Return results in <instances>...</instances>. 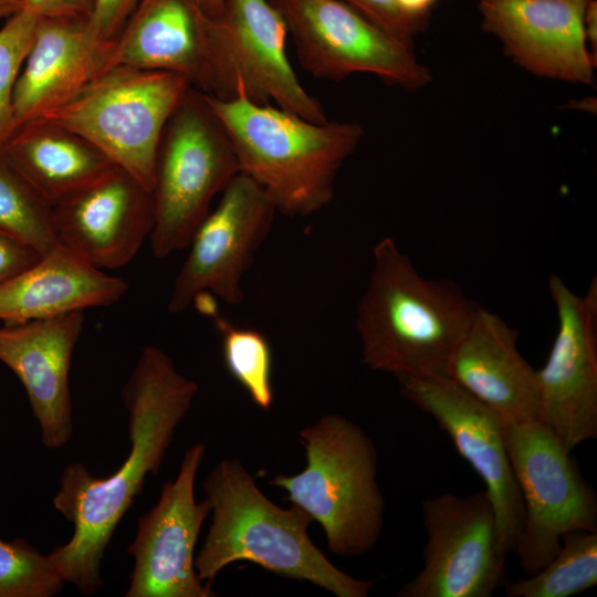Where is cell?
I'll use <instances>...</instances> for the list:
<instances>
[{
  "instance_id": "1",
  "label": "cell",
  "mask_w": 597,
  "mask_h": 597,
  "mask_svg": "<svg viewBox=\"0 0 597 597\" xmlns=\"http://www.w3.org/2000/svg\"><path fill=\"white\" fill-rule=\"evenodd\" d=\"M198 390L197 383L180 374L166 352L155 345L144 347L121 391L128 412L127 458L102 479L80 462L63 469L53 506L74 530L70 541L49 556L62 580L82 594L92 595L102 587L105 549L146 476L158 473Z\"/></svg>"
},
{
  "instance_id": "2",
  "label": "cell",
  "mask_w": 597,
  "mask_h": 597,
  "mask_svg": "<svg viewBox=\"0 0 597 597\" xmlns=\"http://www.w3.org/2000/svg\"><path fill=\"white\" fill-rule=\"evenodd\" d=\"M479 305L449 280L423 277L390 237L373 249L357 305L363 363L396 377L444 378Z\"/></svg>"
},
{
  "instance_id": "3",
  "label": "cell",
  "mask_w": 597,
  "mask_h": 597,
  "mask_svg": "<svg viewBox=\"0 0 597 597\" xmlns=\"http://www.w3.org/2000/svg\"><path fill=\"white\" fill-rule=\"evenodd\" d=\"M212 521L195 557L198 577L211 584L228 565L247 561L281 577L305 580L337 597H367L371 580L337 568L312 542L313 520L300 507L270 501L237 459L219 461L203 482Z\"/></svg>"
},
{
  "instance_id": "4",
  "label": "cell",
  "mask_w": 597,
  "mask_h": 597,
  "mask_svg": "<svg viewBox=\"0 0 597 597\" xmlns=\"http://www.w3.org/2000/svg\"><path fill=\"white\" fill-rule=\"evenodd\" d=\"M208 98L231 139L240 172L265 191L277 212L308 217L331 202L339 169L363 139L359 124L313 122L242 97Z\"/></svg>"
},
{
  "instance_id": "5",
  "label": "cell",
  "mask_w": 597,
  "mask_h": 597,
  "mask_svg": "<svg viewBox=\"0 0 597 597\" xmlns=\"http://www.w3.org/2000/svg\"><path fill=\"white\" fill-rule=\"evenodd\" d=\"M306 465L297 474H276L270 485L321 524L328 549L355 557L377 544L385 501L376 475L378 455L367 433L338 413L321 417L298 432Z\"/></svg>"
},
{
  "instance_id": "6",
  "label": "cell",
  "mask_w": 597,
  "mask_h": 597,
  "mask_svg": "<svg viewBox=\"0 0 597 597\" xmlns=\"http://www.w3.org/2000/svg\"><path fill=\"white\" fill-rule=\"evenodd\" d=\"M240 174L231 139L208 94L190 86L163 130L151 188L153 254L187 248L213 198Z\"/></svg>"
},
{
  "instance_id": "7",
  "label": "cell",
  "mask_w": 597,
  "mask_h": 597,
  "mask_svg": "<svg viewBox=\"0 0 597 597\" xmlns=\"http://www.w3.org/2000/svg\"><path fill=\"white\" fill-rule=\"evenodd\" d=\"M190 86L174 73L117 65L42 117L84 137L151 191L163 130Z\"/></svg>"
},
{
  "instance_id": "8",
  "label": "cell",
  "mask_w": 597,
  "mask_h": 597,
  "mask_svg": "<svg viewBox=\"0 0 597 597\" xmlns=\"http://www.w3.org/2000/svg\"><path fill=\"white\" fill-rule=\"evenodd\" d=\"M504 431L524 506L514 553L528 576L554 557L566 534L597 531V496L572 451L541 421Z\"/></svg>"
},
{
  "instance_id": "9",
  "label": "cell",
  "mask_w": 597,
  "mask_h": 597,
  "mask_svg": "<svg viewBox=\"0 0 597 597\" xmlns=\"http://www.w3.org/2000/svg\"><path fill=\"white\" fill-rule=\"evenodd\" d=\"M283 15L297 60L313 77L341 81L367 73L405 90L431 81L412 42L342 0H270Z\"/></svg>"
},
{
  "instance_id": "10",
  "label": "cell",
  "mask_w": 597,
  "mask_h": 597,
  "mask_svg": "<svg viewBox=\"0 0 597 597\" xmlns=\"http://www.w3.org/2000/svg\"><path fill=\"white\" fill-rule=\"evenodd\" d=\"M287 33L283 15L270 0H224L214 17L218 87L213 97L272 102L308 121H327L289 60Z\"/></svg>"
},
{
  "instance_id": "11",
  "label": "cell",
  "mask_w": 597,
  "mask_h": 597,
  "mask_svg": "<svg viewBox=\"0 0 597 597\" xmlns=\"http://www.w3.org/2000/svg\"><path fill=\"white\" fill-rule=\"evenodd\" d=\"M427 543L422 568L399 597H490L503 583L506 559L484 490L465 496L441 493L422 503Z\"/></svg>"
},
{
  "instance_id": "12",
  "label": "cell",
  "mask_w": 597,
  "mask_h": 597,
  "mask_svg": "<svg viewBox=\"0 0 597 597\" xmlns=\"http://www.w3.org/2000/svg\"><path fill=\"white\" fill-rule=\"evenodd\" d=\"M276 212L265 191L247 175L238 174L191 235L168 311H186L202 293L230 305L240 304L244 297L243 275L268 237Z\"/></svg>"
},
{
  "instance_id": "13",
  "label": "cell",
  "mask_w": 597,
  "mask_h": 597,
  "mask_svg": "<svg viewBox=\"0 0 597 597\" xmlns=\"http://www.w3.org/2000/svg\"><path fill=\"white\" fill-rule=\"evenodd\" d=\"M548 290L557 331L536 369L538 420L573 451L597 436V281L580 295L553 274Z\"/></svg>"
},
{
  "instance_id": "14",
  "label": "cell",
  "mask_w": 597,
  "mask_h": 597,
  "mask_svg": "<svg viewBox=\"0 0 597 597\" xmlns=\"http://www.w3.org/2000/svg\"><path fill=\"white\" fill-rule=\"evenodd\" d=\"M397 379L402 397L436 420L482 479L495 515L498 548L506 559L515 552L524 506L502 421L449 377Z\"/></svg>"
},
{
  "instance_id": "15",
  "label": "cell",
  "mask_w": 597,
  "mask_h": 597,
  "mask_svg": "<svg viewBox=\"0 0 597 597\" xmlns=\"http://www.w3.org/2000/svg\"><path fill=\"white\" fill-rule=\"evenodd\" d=\"M205 455L203 443L184 454L174 481L164 483L158 502L138 517L127 547L134 558L126 597H214L195 568V549L209 513L207 499L196 502L195 482Z\"/></svg>"
},
{
  "instance_id": "16",
  "label": "cell",
  "mask_w": 597,
  "mask_h": 597,
  "mask_svg": "<svg viewBox=\"0 0 597 597\" xmlns=\"http://www.w3.org/2000/svg\"><path fill=\"white\" fill-rule=\"evenodd\" d=\"M589 0H480L484 31L527 72L575 84H594L596 56L585 32Z\"/></svg>"
},
{
  "instance_id": "17",
  "label": "cell",
  "mask_w": 597,
  "mask_h": 597,
  "mask_svg": "<svg viewBox=\"0 0 597 597\" xmlns=\"http://www.w3.org/2000/svg\"><path fill=\"white\" fill-rule=\"evenodd\" d=\"M60 242L100 270L129 263L154 226L151 191L114 166L52 208Z\"/></svg>"
},
{
  "instance_id": "18",
  "label": "cell",
  "mask_w": 597,
  "mask_h": 597,
  "mask_svg": "<svg viewBox=\"0 0 597 597\" xmlns=\"http://www.w3.org/2000/svg\"><path fill=\"white\" fill-rule=\"evenodd\" d=\"M117 65L174 73L214 96V17L199 0H140L113 40L105 70Z\"/></svg>"
},
{
  "instance_id": "19",
  "label": "cell",
  "mask_w": 597,
  "mask_h": 597,
  "mask_svg": "<svg viewBox=\"0 0 597 597\" xmlns=\"http://www.w3.org/2000/svg\"><path fill=\"white\" fill-rule=\"evenodd\" d=\"M83 324L84 311H76L0 328V360L23 385L42 443L51 450L73 433L69 374Z\"/></svg>"
},
{
  "instance_id": "20",
  "label": "cell",
  "mask_w": 597,
  "mask_h": 597,
  "mask_svg": "<svg viewBox=\"0 0 597 597\" xmlns=\"http://www.w3.org/2000/svg\"><path fill=\"white\" fill-rule=\"evenodd\" d=\"M517 334L501 316L479 306L449 363V378L503 426L540 421L536 369L519 352Z\"/></svg>"
},
{
  "instance_id": "21",
  "label": "cell",
  "mask_w": 597,
  "mask_h": 597,
  "mask_svg": "<svg viewBox=\"0 0 597 597\" xmlns=\"http://www.w3.org/2000/svg\"><path fill=\"white\" fill-rule=\"evenodd\" d=\"M112 44L91 33L87 18H40L13 91L12 129L60 107L105 71Z\"/></svg>"
},
{
  "instance_id": "22",
  "label": "cell",
  "mask_w": 597,
  "mask_h": 597,
  "mask_svg": "<svg viewBox=\"0 0 597 597\" xmlns=\"http://www.w3.org/2000/svg\"><path fill=\"white\" fill-rule=\"evenodd\" d=\"M128 283L100 270L62 243L0 284V321L18 324L109 306Z\"/></svg>"
},
{
  "instance_id": "23",
  "label": "cell",
  "mask_w": 597,
  "mask_h": 597,
  "mask_svg": "<svg viewBox=\"0 0 597 597\" xmlns=\"http://www.w3.org/2000/svg\"><path fill=\"white\" fill-rule=\"evenodd\" d=\"M0 151L51 208L115 166L84 137L44 117L12 129Z\"/></svg>"
},
{
  "instance_id": "24",
  "label": "cell",
  "mask_w": 597,
  "mask_h": 597,
  "mask_svg": "<svg viewBox=\"0 0 597 597\" xmlns=\"http://www.w3.org/2000/svg\"><path fill=\"white\" fill-rule=\"evenodd\" d=\"M192 304L212 318L221 337L222 358L230 376L256 407L270 410L274 400L273 353L266 336L258 329L231 324L218 313L209 293L198 295Z\"/></svg>"
},
{
  "instance_id": "25",
  "label": "cell",
  "mask_w": 597,
  "mask_h": 597,
  "mask_svg": "<svg viewBox=\"0 0 597 597\" xmlns=\"http://www.w3.org/2000/svg\"><path fill=\"white\" fill-rule=\"evenodd\" d=\"M597 584V531L566 534L554 557L528 577L507 583V597H570Z\"/></svg>"
},
{
  "instance_id": "26",
  "label": "cell",
  "mask_w": 597,
  "mask_h": 597,
  "mask_svg": "<svg viewBox=\"0 0 597 597\" xmlns=\"http://www.w3.org/2000/svg\"><path fill=\"white\" fill-rule=\"evenodd\" d=\"M0 231L41 255L60 244L52 208L0 151Z\"/></svg>"
},
{
  "instance_id": "27",
  "label": "cell",
  "mask_w": 597,
  "mask_h": 597,
  "mask_svg": "<svg viewBox=\"0 0 597 597\" xmlns=\"http://www.w3.org/2000/svg\"><path fill=\"white\" fill-rule=\"evenodd\" d=\"M63 583L49 555L23 538H0V597H52Z\"/></svg>"
},
{
  "instance_id": "28",
  "label": "cell",
  "mask_w": 597,
  "mask_h": 597,
  "mask_svg": "<svg viewBox=\"0 0 597 597\" xmlns=\"http://www.w3.org/2000/svg\"><path fill=\"white\" fill-rule=\"evenodd\" d=\"M40 18L20 9L0 29V144L13 127V91Z\"/></svg>"
},
{
  "instance_id": "29",
  "label": "cell",
  "mask_w": 597,
  "mask_h": 597,
  "mask_svg": "<svg viewBox=\"0 0 597 597\" xmlns=\"http://www.w3.org/2000/svg\"><path fill=\"white\" fill-rule=\"evenodd\" d=\"M387 31L407 40L422 31L428 20L404 13L395 0H342Z\"/></svg>"
},
{
  "instance_id": "30",
  "label": "cell",
  "mask_w": 597,
  "mask_h": 597,
  "mask_svg": "<svg viewBox=\"0 0 597 597\" xmlns=\"http://www.w3.org/2000/svg\"><path fill=\"white\" fill-rule=\"evenodd\" d=\"M140 0H95L87 24L104 41L114 40Z\"/></svg>"
},
{
  "instance_id": "31",
  "label": "cell",
  "mask_w": 597,
  "mask_h": 597,
  "mask_svg": "<svg viewBox=\"0 0 597 597\" xmlns=\"http://www.w3.org/2000/svg\"><path fill=\"white\" fill-rule=\"evenodd\" d=\"M41 256L34 249L0 231V284Z\"/></svg>"
},
{
  "instance_id": "32",
  "label": "cell",
  "mask_w": 597,
  "mask_h": 597,
  "mask_svg": "<svg viewBox=\"0 0 597 597\" xmlns=\"http://www.w3.org/2000/svg\"><path fill=\"white\" fill-rule=\"evenodd\" d=\"M95 0H22V8L39 18H90Z\"/></svg>"
},
{
  "instance_id": "33",
  "label": "cell",
  "mask_w": 597,
  "mask_h": 597,
  "mask_svg": "<svg viewBox=\"0 0 597 597\" xmlns=\"http://www.w3.org/2000/svg\"><path fill=\"white\" fill-rule=\"evenodd\" d=\"M399 9L417 19L428 20V15L437 0H395Z\"/></svg>"
},
{
  "instance_id": "34",
  "label": "cell",
  "mask_w": 597,
  "mask_h": 597,
  "mask_svg": "<svg viewBox=\"0 0 597 597\" xmlns=\"http://www.w3.org/2000/svg\"><path fill=\"white\" fill-rule=\"evenodd\" d=\"M597 4L595 0H589L585 12V32L588 46L596 56L597 51Z\"/></svg>"
},
{
  "instance_id": "35",
  "label": "cell",
  "mask_w": 597,
  "mask_h": 597,
  "mask_svg": "<svg viewBox=\"0 0 597 597\" xmlns=\"http://www.w3.org/2000/svg\"><path fill=\"white\" fill-rule=\"evenodd\" d=\"M22 8V0H0V20L9 18Z\"/></svg>"
},
{
  "instance_id": "36",
  "label": "cell",
  "mask_w": 597,
  "mask_h": 597,
  "mask_svg": "<svg viewBox=\"0 0 597 597\" xmlns=\"http://www.w3.org/2000/svg\"><path fill=\"white\" fill-rule=\"evenodd\" d=\"M203 9L213 17L219 15L221 12L224 0H199Z\"/></svg>"
}]
</instances>
